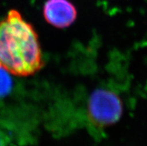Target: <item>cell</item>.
<instances>
[{"label":"cell","mask_w":147,"mask_h":146,"mask_svg":"<svg viewBox=\"0 0 147 146\" xmlns=\"http://www.w3.org/2000/svg\"><path fill=\"white\" fill-rule=\"evenodd\" d=\"M11 130L0 119V146H7L11 142Z\"/></svg>","instance_id":"obj_5"},{"label":"cell","mask_w":147,"mask_h":146,"mask_svg":"<svg viewBox=\"0 0 147 146\" xmlns=\"http://www.w3.org/2000/svg\"><path fill=\"white\" fill-rule=\"evenodd\" d=\"M123 104L114 91L99 88L93 91L88 104L89 122L96 128L111 126L121 118Z\"/></svg>","instance_id":"obj_2"},{"label":"cell","mask_w":147,"mask_h":146,"mask_svg":"<svg viewBox=\"0 0 147 146\" xmlns=\"http://www.w3.org/2000/svg\"><path fill=\"white\" fill-rule=\"evenodd\" d=\"M45 20L55 28H68L77 18V10L69 0H47L43 8Z\"/></svg>","instance_id":"obj_3"},{"label":"cell","mask_w":147,"mask_h":146,"mask_svg":"<svg viewBox=\"0 0 147 146\" xmlns=\"http://www.w3.org/2000/svg\"><path fill=\"white\" fill-rule=\"evenodd\" d=\"M44 66L39 38L17 10L0 20V67L16 76L34 75Z\"/></svg>","instance_id":"obj_1"},{"label":"cell","mask_w":147,"mask_h":146,"mask_svg":"<svg viewBox=\"0 0 147 146\" xmlns=\"http://www.w3.org/2000/svg\"><path fill=\"white\" fill-rule=\"evenodd\" d=\"M9 73L0 67V97L9 93L11 88V78Z\"/></svg>","instance_id":"obj_4"}]
</instances>
